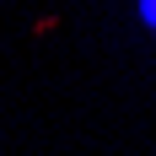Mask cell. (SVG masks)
<instances>
[{
    "mask_svg": "<svg viewBox=\"0 0 156 156\" xmlns=\"http://www.w3.org/2000/svg\"><path fill=\"white\" fill-rule=\"evenodd\" d=\"M140 22H145V27L156 32V0H140Z\"/></svg>",
    "mask_w": 156,
    "mask_h": 156,
    "instance_id": "1",
    "label": "cell"
}]
</instances>
